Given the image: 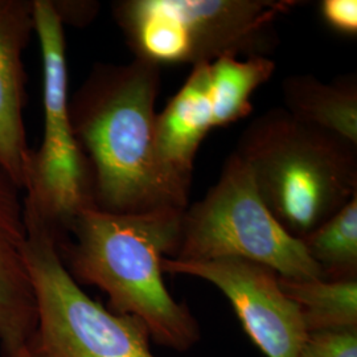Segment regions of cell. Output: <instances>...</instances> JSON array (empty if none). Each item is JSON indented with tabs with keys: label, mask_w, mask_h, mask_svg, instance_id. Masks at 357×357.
<instances>
[{
	"label": "cell",
	"mask_w": 357,
	"mask_h": 357,
	"mask_svg": "<svg viewBox=\"0 0 357 357\" xmlns=\"http://www.w3.org/2000/svg\"><path fill=\"white\" fill-rule=\"evenodd\" d=\"M159 89L160 68L134 59L97 65L69 100L94 208L115 215L187 209L156 156Z\"/></svg>",
	"instance_id": "cell-1"
},
{
	"label": "cell",
	"mask_w": 357,
	"mask_h": 357,
	"mask_svg": "<svg viewBox=\"0 0 357 357\" xmlns=\"http://www.w3.org/2000/svg\"><path fill=\"white\" fill-rule=\"evenodd\" d=\"M183 212L115 215L85 206L54 238L78 284L102 290L112 312L138 318L151 340L178 352L202 336L190 308L172 298L163 280L162 261L178 253Z\"/></svg>",
	"instance_id": "cell-2"
},
{
	"label": "cell",
	"mask_w": 357,
	"mask_h": 357,
	"mask_svg": "<svg viewBox=\"0 0 357 357\" xmlns=\"http://www.w3.org/2000/svg\"><path fill=\"white\" fill-rule=\"evenodd\" d=\"M234 153L250 168L271 215L302 240L357 195V146L296 119L286 109L259 115Z\"/></svg>",
	"instance_id": "cell-3"
},
{
	"label": "cell",
	"mask_w": 357,
	"mask_h": 357,
	"mask_svg": "<svg viewBox=\"0 0 357 357\" xmlns=\"http://www.w3.org/2000/svg\"><path fill=\"white\" fill-rule=\"evenodd\" d=\"M291 0H123L114 17L137 60L162 66L268 57Z\"/></svg>",
	"instance_id": "cell-4"
},
{
	"label": "cell",
	"mask_w": 357,
	"mask_h": 357,
	"mask_svg": "<svg viewBox=\"0 0 357 357\" xmlns=\"http://www.w3.org/2000/svg\"><path fill=\"white\" fill-rule=\"evenodd\" d=\"M36 327L22 357H156L142 320L91 299L65 268L51 228L24 202Z\"/></svg>",
	"instance_id": "cell-5"
},
{
	"label": "cell",
	"mask_w": 357,
	"mask_h": 357,
	"mask_svg": "<svg viewBox=\"0 0 357 357\" xmlns=\"http://www.w3.org/2000/svg\"><path fill=\"white\" fill-rule=\"evenodd\" d=\"M238 258L293 281L324 280L302 240L271 215L257 191L250 168L229 155L216 184L183 212L178 253L172 259L206 262Z\"/></svg>",
	"instance_id": "cell-6"
},
{
	"label": "cell",
	"mask_w": 357,
	"mask_h": 357,
	"mask_svg": "<svg viewBox=\"0 0 357 357\" xmlns=\"http://www.w3.org/2000/svg\"><path fill=\"white\" fill-rule=\"evenodd\" d=\"M33 20L44 73V131L33 151L24 202L57 238L82 208L93 205L88 168L69 114L64 23L51 0H33Z\"/></svg>",
	"instance_id": "cell-7"
},
{
	"label": "cell",
	"mask_w": 357,
	"mask_h": 357,
	"mask_svg": "<svg viewBox=\"0 0 357 357\" xmlns=\"http://www.w3.org/2000/svg\"><path fill=\"white\" fill-rule=\"evenodd\" d=\"M162 270L216 286L265 356L301 357L308 332L299 307L282 291L274 270L238 258L206 262L165 258Z\"/></svg>",
	"instance_id": "cell-8"
},
{
	"label": "cell",
	"mask_w": 357,
	"mask_h": 357,
	"mask_svg": "<svg viewBox=\"0 0 357 357\" xmlns=\"http://www.w3.org/2000/svg\"><path fill=\"white\" fill-rule=\"evenodd\" d=\"M209 63L195 65L178 93L156 116V156L168 183L188 200L195 158L211 130L231 125L209 75Z\"/></svg>",
	"instance_id": "cell-9"
},
{
	"label": "cell",
	"mask_w": 357,
	"mask_h": 357,
	"mask_svg": "<svg viewBox=\"0 0 357 357\" xmlns=\"http://www.w3.org/2000/svg\"><path fill=\"white\" fill-rule=\"evenodd\" d=\"M35 33L33 0H0V167L26 192L33 151L24 126L23 52Z\"/></svg>",
	"instance_id": "cell-10"
},
{
	"label": "cell",
	"mask_w": 357,
	"mask_h": 357,
	"mask_svg": "<svg viewBox=\"0 0 357 357\" xmlns=\"http://www.w3.org/2000/svg\"><path fill=\"white\" fill-rule=\"evenodd\" d=\"M24 192L0 167V347L20 357L36 327V302L26 268Z\"/></svg>",
	"instance_id": "cell-11"
},
{
	"label": "cell",
	"mask_w": 357,
	"mask_h": 357,
	"mask_svg": "<svg viewBox=\"0 0 357 357\" xmlns=\"http://www.w3.org/2000/svg\"><path fill=\"white\" fill-rule=\"evenodd\" d=\"M283 98L284 109L301 122L357 146L356 77H342L331 84L312 76L287 77Z\"/></svg>",
	"instance_id": "cell-12"
},
{
	"label": "cell",
	"mask_w": 357,
	"mask_h": 357,
	"mask_svg": "<svg viewBox=\"0 0 357 357\" xmlns=\"http://www.w3.org/2000/svg\"><path fill=\"white\" fill-rule=\"evenodd\" d=\"M278 281L282 291L299 307L308 333L357 330V280L293 281L280 277Z\"/></svg>",
	"instance_id": "cell-13"
},
{
	"label": "cell",
	"mask_w": 357,
	"mask_h": 357,
	"mask_svg": "<svg viewBox=\"0 0 357 357\" xmlns=\"http://www.w3.org/2000/svg\"><path fill=\"white\" fill-rule=\"evenodd\" d=\"M302 243L324 280H357V195Z\"/></svg>",
	"instance_id": "cell-14"
},
{
	"label": "cell",
	"mask_w": 357,
	"mask_h": 357,
	"mask_svg": "<svg viewBox=\"0 0 357 357\" xmlns=\"http://www.w3.org/2000/svg\"><path fill=\"white\" fill-rule=\"evenodd\" d=\"M301 357H357V330L311 332Z\"/></svg>",
	"instance_id": "cell-15"
},
{
	"label": "cell",
	"mask_w": 357,
	"mask_h": 357,
	"mask_svg": "<svg viewBox=\"0 0 357 357\" xmlns=\"http://www.w3.org/2000/svg\"><path fill=\"white\" fill-rule=\"evenodd\" d=\"M320 15L332 29L348 36L356 35V0H323L320 3Z\"/></svg>",
	"instance_id": "cell-16"
}]
</instances>
